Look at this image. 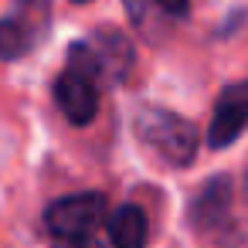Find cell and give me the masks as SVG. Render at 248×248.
Listing matches in <instances>:
<instances>
[{
    "mask_svg": "<svg viewBox=\"0 0 248 248\" xmlns=\"http://www.w3.org/2000/svg\"><path fill=\"white\" fill-rule=\"evenodd\" d=\"M85 45H89V51L95 58V68H99L102 85L106 82H123L126 72L133 68V48H129V41L119 31H99Z\"/></svg>",
    "mask_w": 248,
    "mask_h": 248,
    "instance_id": "obj_6",
    "label": "cell"
},
{
    "mask_svg": "<svg viewBox=\"0 0 248 248\" xmlns=\"http://www.w3.org/2000/svg\"><path fill=\"white\" fill-rule=\"evenodd\" d=\"M72 4H89V0H72Z\"/></svg>",
    "mask_w": 248,
    "mask_h": 248,
    "instance_id": "obj_12",
    "label": "cell"
},
{
    "mask_svg": "<svg viewBox=\"0 0 248 248\" xmlns=\"http://www.w3.org/2000/svg\"><path fill=\"white\" fill-rule=\"evenodd\" d=\"M99 89H102V78H99L95 58L85 41H75L68 51V68L55 82V99L65 119L75 126H89L99 112Z\"/></svg>",
    "mask_w": 248,
    "mask_h": 248,
    "instance_id": "obj_1",
    "label": "cell"
},
{
    "mask_svg": "<svg viewBox=\"0 0 248 248\" xmlns=\"http://www.w3.org/2000/svg\"><path fill=\"white\" fill-rule=\"evenodd\" d=\"M123 4H126V11H129V17H133L136 24H143V14H146L143 0H123Z\"/></svg>",
    "mask_w": 248,
    "mask_h": 248,
    "instance_id": "obj_10",
    "label": "cell"
},
{
    "mask_svg": "<svg viewBox=\"0 0 248 248\" xmlns=\"http://www.w3.org/2000/svg\"><path fill=\"white\" fill-rule=\"evenodd\" d=\"M136 136L173 167H187L197 153V129L184 116L160 106H143L136 112Z\"/></svg>",
    "mask_w": 248,
    "mask_h": 248,
    "instance_id": "obj_2",
    "label": "cell"
},
{
    "mask_svg": "<svg viewBox=\"0 0 248 248\" xmlns=\"http://www.w3.org/2000/svg\"><path fill=\"white\" fill-rule=\"evenodd\" d=\"M224 207H228V180H211L207 184V190L197 197V204H194V217L201 221V224H211L214 217H221L224 214Z\"/></svg>",
    "mask_w": 248,
    "mask_h": 248,
    "instance_id": "obj_8",
    "label": "cell"
},
{
    "mask_svg": "<svg viewBox=\"0 0 248 248\" xmlns=\"http://www.w3.org/2000/svg\"><path fill=\"white\" fill-rule=\"evenodd\" d=\"M248 126V78L228 85L217 95L214 116H211V129H207V146L211 150H224L231 146Z\"/></svg>",
    "mask_w": 248,
    "mask_h": 248,
    "instance_id": "obj_5",
    "label": "cell"
},
{
    "mask_svg": "<svg viewBox=\"0 0 248 248\" xmlns=\"http://www.w3.org/2000/svg\"><path fill=\"white\" fill-rule=\"evenodd\" d=\"M150 224L136 204H123L109 214V241L116 248H146Z\"/></svg>",
    "mask_w": 248,
    "mask_h": 248,
    "instance_id": "obj_7",
    "label": "cell"
},
{
    "mask_svg": "<svg viewBox=\"0 0 248 248\" xmlns=\"http://www.w3.org/2000/svg\"><path fill=\"white\" fill-rule=\"evenodd\" d=\"M51 21V0H14L11 11L0 17V58H24L45 34Z\"/></svg>",
    "mask_w": 248,
    "mask_h": 248,
    "instance_id": "obj_3",
    "label": "cell"
},
{
    "mask_svg": "<svg viewBox=\"0 0 248 248\" xmlns=\"http://www.w3.org/2000/svg\"><path fill=\"white\" fill-rule=\"evenodd\" d=\"M58 248H99L95 238H72V241H58Z\"/></svg>",
    "mask_w": 248,
    "mask_h": 248,
    "instance_id": "obj_11",
    "label": "cell"
},
{
    "mask_svg": "<svg viewBox=\"0 0 248 248\" xmlns=\"http://www.w3.org/2000/svg\"><path fill=\"white\" fill-rule=\"evenodd\" d=\"M102 217H106V197L102 194H72V197H62L45 214L48 231L58 241L92 238L95 228L102 224Z\"/></svg>",
    "mask_w": 248,
    "mask_h": 248,
    "instance_id": "obj_4",
    "label": "cell"
},
{
    "mask_svg": "<svg viewBox=\"0 0 248 248\" xmlns=\"http://www.w3.org/2000/svg\"><path fill=\"white\" fill-rule=\"evenodd\" d=\"M156 7H163L167 14H187V0H156Z\"/></svg>",
    "mask_w": 248,
    "mask_h": 248,
    "instance_id": "obj_9",
    "label": "cell"
}]
</instances>
